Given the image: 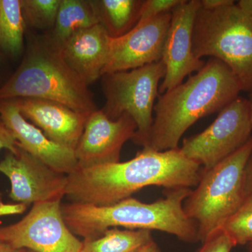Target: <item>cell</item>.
Here are the masks:
<instances>
[{"label": "cell", "instance_id": "4", "mask_svg": "<svg viewBox=\"0 0 252 252\" xmlns=\"http://www.w3.org/2000/svg\"><path fill=\"white\" fill-rule=\"evenodd\" d=\"M18 98L54 101L81 114L98 109L89 86L68 65L61 47L46 34L31 43L19 67L0 87V101Z\"/></svg>", "mask_w": 252, "mask_h": 252}, {"label": "cell", "instance_id": "21", "mask_svg": "<svg viewBox=\"0 0 252 252\" xmlns=\"http://www.w3.org/2000/svg\"><path fill=\"white\" fill-rule=\"evenodd\" d=\"M61 0H21L26 26L51 31L54 28Z\"/></svg>", "mask_w": 252, "mask_h": 252}, {"label": "cell", "instance_id": "15", "mask_svg": "<svg viewBox=\"0 0 252 252\" xmlns=\"http://www.w3.org/2000/svg\"><path fill=\"white\" fill-rule=\"evenodd\" d=\"M23 117L56 143L75 150L90 114L64 104L38 98L14 99Z\"/></svg>", "mask_w": 252, "mask_h": 252}, {"label": "cell", "instance_id": "28", "mask_svg": "<svg viewBox=\"0 0 252 252\" xmlns=\"http://www.w3.org/2000/svg\"><path fill=\"white\" fill-rule=\"evenodd\" d=\"M236 4L245 14L252 19V0H240Z\"/></svg>", "mask_w": 252, "mask_h": 252}, {"label": "cell", "instance_id": "12", "mask_svg": "<svg viewBox=\"0 0 252 252\" xmlns=\"http://www.w3.org/2000/svg\"><path fill=\"white\" fill-rule=\"evenodd\" d=\"M172 12L139 21L133 29L111 38L108 60L102 75L143 67L161 61Z\"/></svg>", "mask_w": 252, "mask_h": 252}, {"label": "cell", "instance_id": "25", "mask_svg": "<svg viewBox=\"0 0 252 252\" xmlns=\"http://www.w3.org/2000/svg\"><path fill=\"white\" fill-rule=\"evenodd\" d=\"M7 149L9 152L17 154V142L12 134L5 127L2 122H0V151Z\"/></svg>", "mask_w": 252, "mask_h": 252}, {"label": "cell", "instance_id": "20", "mask_svg": "<svg viewBox=\"0 0 252 252\" xmlns=\"http://www.w3.org/2000/svg\"><path fill=\"white\" fill-rule=\"evenodd\" d=\"M26 27L21 0H0V50L13 57L21 56Z\"/></svg>", "mask_w": 252, "mask_h": 252}, {"label": "cell", "instance_id": "34", "mask_svg": "<svg viewBox=\"0 0 252 252\" xmlns=\"http://www.w3.org/2000/svg\"><path fill=\"white\" fill-rule=\"evenodd\" d=\"M27 252H32V251H30V250H28Z\"/></svg>", "mask_w": 252, "mask_h": 252}, {"label": "cell", "instance_id": "23", "mask_svg": "<svg viewBox=\"0 0 252 252\" xmlns=\"http://www.w3.org/2000/svg\"><path fill=\"white\" fill-rule=\"evenodd\" d=\"M182 0H144L140 21L172 12Z\"/></svg>", "mask_w": 252, "mask_h": 252}, {"label": "cell", "instance_id": "13", "mask_svg": "<svg viewBox=\"0 0 252 252\" xmlns=\"http://www.w3.org/2000/svg\"><path fill=\"white\" fill-rule=\"evenodd\" d=\"M137 129L128 114L112 120L102 109L91 113L74 150L78 169L119 162L123 147L134 138Z\"/></svg>", "mask_w": 252, "mask_h": 252}, {"label": "cell", "instance_id": "7", "mask_svg": "<svg viewBox=\"0 0 252 252\" xmlns=\"http://www.w3.org/2000/svg\"><path fill=\"white\" fill-rule=\"evenodd\" d=\"M165 73V64L160 61L130 70L107 73L100 78L106 99L102 110L112 120L124 114L130 116L137 126L132 142L142 147L153 124L159 83Z\"/></svg>", "mask_w": 252, "mask_h": 252}, {"label": "cell", "instance_id": "10", "mask_svg": "<svg viewBox=\"0 0 252 252\" xmlns=\"http://www.w3.org/2000/svg\"><path fill=\"white\" fill-rule=\"evenodd\" d=\"M0 172L9 179V198L16 203L34 205L61 200L65 196L67 175L18 147L17 154L9 152L0 162Z\"/></svg>", "mask_w": 252, "mask_h": 252}, {"label": "cell", "instance_id": "9", "mask_svg": "<svg viewBox=\"0 0 252 252\" xmlns=\"http://www.w3.org/2000/svg\"><path fill=\"white\" fill-rule=\"evenodd\" d=\"M0 242L34 252H80L82 241L68 228L61 200L33 205L24 218L0 227Z\"/></svg>", "mask_w": 252, "mask_h": 252}, {"label": "cell", "instance_id": "31", "mask_svg": "<svg viewBox=\"0 0 252 252\" xmlns=\"http://www.w3.org/2000/svg\"><path fill=\"white\" fill-rule=\"evenodd\" d=\"M249 106H250V118H251V122L252 124V93L250 94V99H248Z\"/></svg>", "mask_w": 252, "mask_h": 252}, {"label": "cell", "instance_id": "11", "mask_svg": "<svg viewBox=\"0 0 252 252\" xmlns=\"http://www.w3.org/2000/svg\"><path fill=\"white\" fill-rule=\"evenodd\" d=\"M200 7V0H182L172 11L162 53L166 73L159 86L160 94L180 85L186 77L205 65V61L195 57L193 52L194 23Z\"/></svg>", "mask_w": 252, "mask_h": 252}, {"label": "cell", "instance_id": "17", "mask_svg": "<svg viewBox=\"0 0 252 252\" xmlns=\"http://www.w3.org/2000/svg\"><path fill=\"white\" fill-rule=\"evenodd\" d=\"M91 2L99 24L114 39L135 27L144 0H91Z\"/></svg>", "mask_w": 252, "mask_h": 252}, {"label": "cell", "instance_id": "33", "mask_svg": "<svg viewBox=\"0 0 252 252\" xmlns=\"http://www.w3.org/2000/svg\"><path fill=\"white\" fill-rule=\"evenodd\" d=\"M1 50H0V59H1ZM1 61V60H0Z\"/></svg>", "mask_w": 252, "mask_h": 252}, {"label": "cell", "instance_id": "22", "mask_svg": "<svg viewBox=\"0 0 252 252\" xmlns=\"http://www.w3.org/2000/svg\"><path fill=\"white\" fill-rule=\"evenodd\" d=\"M221 230L233 240L236 246L252 243V192L245 196Z\"/></svg>", "mask_w": 252, "mask_h": 252}, {"label": "cell", "instance_id": "14", "mask_svg": "<svg viewBox=\"0 0 252 252\" xmlns=\"http://www.w3.org/2000/svg\"><path fill=\"white\" fill-rule=\"evenodd\" d=\"M0 119L16 139L19 148L64 175H70L77 170L74 151L48 138L40 129L23 117L14 99L0 101Z\"/></svg>", "mask_w": 252, "mask_h": 252}, {"label": "cell", "instance_id": "27", "mask_svg": "<svg viewBox=\"0 0 252 252\" xmlns=\"http://www.w3.org/2000/svg\"><path fill=\"white\" fill-rule=\"evenodd\" d=\"M233 3V0H200V6L206 9H215Z\"/></svg>", "mask_w": 252, "mask_h": 252}, {"label": "cell", "instance_id": "1", "mask_svg": "<svg viewBox=\"0 0 252 252\" xmlns=\"http://www.w3.org/2000/svg\"><path fill=\"white\" fill-rule=\"evenodd\" d=\"M202 170L180 148L164 152L142 148L127 161L77 169L67 175L65 196L71 203L107 206L150 186L165 190L195 188Z\"/></svg>", "mask_w": 252, "mask_h": 252}, {"label": "cell", "instance_id": "18", "mask_svg": "<svg viewBox=\"0 0 252 252\" xmlns=\"http://www.w3.org/2000/svg\"><path fill=\"white\" fill-rule=\"evenodd\" d=\"M99 24L91 0H61L54 28L46 33L60 46L81 30Z\"/></svg>", "mask_w": 252, "mask_h": 252}, {"label": "cell", "instance_id": "5", "mask_svg": "<svg viewBox=\"0 0 252 252\" xmlns=\"http://www.w3.org/2000/svg\"><path fill=\"white\" fill-rule=\"evenodd\" d=\"M252 149L247 143L215 167L202 170L200 181L184 201L187 216L195 223L202 243L221 230L245 198L244 172Z\"/></svg>", "mask_w": 252, "mask_h": 252}, {"label": "cell", "instance_id": "2", "mask_svg": "<svg viewBox=\"0 0 252 252\" xmlns=\"http://www.w3.org/2000/svg\"><path fill=\"white\" fill-rule=\"evenodd\" d=\"M240 91V83L230 68L210 58L185 82L159 94L153 124L142 148L158 152L180 148L181 138L189 127L199 119L220 112Z\"/></svg>", "mask_w": 252, "mask_h": 252}, {"label": "cell", "instance_id": "16", "mask_svg": "<svg viewBox=\"0 0 252 252\" xmlns=\"http://www.w3.org/2000/svg\"><path fill=\"white\" fill-rule=\"evenodd\" d=\"M110 39L104 28L97 24L77 32L61 46L64 61L88 86L102 76Z\"/></svg>", "mask_w": 252, "mask_h": 252}, {"label": "cell", "instance_id": "3", "mask_svg": "<svg viewBox=\"0 0 252 252\" xmlns=\"http://www.w3.org/2000/svg\"><path fill=\"white\" fill-rule=\"evenodd\" d=\"M192 189L166 190L165 198L152 203L127 198L107 206L89 204H62L68 228L76 236L92 240L111 228L159 230L188 243L199 242L195 223L184 210L183 204Z\"/></svg>", "mask_w": 252, "mask_h": 252}, {"label": "cell", "instance_id": "8", "mask_svg": "<svg viewBox=\"0 0 252 252\" xmlns=\"http://www.w3.org/2000/svg\"><path fill=\"white\" fill-rule=\"evenodd\" d=\"M252 136L248 99L238 96L205 130L184 139L180 149L185 157L207 170L241 148Z\"/></svg>", "mask_w": 252, "mask_h": 252}, {"label": "cell", "instance_id": "6", "mask_svg": "<svg viewBox=\"0 0 252 252\" xmlns=\"http://www.w3.org/2000/svg\"><path fill=\"white\" fill-rule=\"evenodd\" d=\"M193 52L220 60L233 72L242 91L252 93V19L236 3L215 9L200 6L193 32Z\"/></svg>", "mask_w": 252, "mask_h": 252}, {"label": "cell", "instance_id": "29", "mask_svg": "<svg viewBox=\"0 0 252 252\" xmlns=\"http://www.w3.org/2000/svg\"><path fill=\"white\" fill-rule=\"evenodd\" d=\"M136 252H161L158 245L154 240L149 242V243L146 244L143 247H142L140 250H137Z\"/></svg>", "mask_w": 252, "mask_h": 252}, {"label": "cell", "instance_id": "26", "mask_svg": "<svg viewBox=\"0 0 252 252\" xmlns=\"http://www.w3.org/2000/svg\"><path fill=\"white\" fill-rule=\"evenodd\" d=\"M244 189L245 196L252 192V149L245 165L244 172Z\"/></svg>", "mask_w": 252, "mask_h": 252}, {"label": "cell", "instance_id": "24", "mask_svg": "<svg viewBox=\"0 0 252 252\" xmlns=\"http://www.w3.org/2000/svg\"><path fill=\"white\" fill-rule=\"evenodd\" d=\"M235 247L236 245L233 240L220 230L203 242L196 252H230Z\"/></svg>", "mask_w": 252, "mask_h": 252}, {"label": "cell", "instance_id": "30", "mask_svg": "<svg viewBox=\"0 0 252 252\" xmlns=\"http://www.w3.org/2000/svg\"><path fill=\"white\" fill-rule=\"evenodd\" d=\"M27 250H18L11 247L8 244L0 242V252H27Z\"/></svg>", "mask_w": 252, "mask_h": 252}, {"label": "cell", "instance_id": "35", "mask_svg": "<svg viewBox=\"0 0 252 252\" xmlns=\"http://www.w3.org/2000/svg\"><path fill=\"white\" fill-rule=\"evenodd\" d=\"M0 122H1V119H0Z\"/></svg>", "mask_w": 252, "mask_h": 252}, {"label": "cell", "instance_id": "19", "mask_svg": "<svg viewBox=\"0 0 252 252\" xmlns=\"http://www.w3.org/2000/svg\"><path fill=\"white\" fill-rule=\"evenodd\" d=\"M153 240L152 230L111 228L99 238L83 240L80 252H136Z\"/></svg>", "mask_w": 252, "mask_h": 252}, {"label": "cell", "instance_id": "36", "mask_svg": "<svg viewBox=\"0 0 252 252\" xmlns=\"http://www.w3.org/2000/svg\"><path fill=\"white\" fill-rule=\"evenodd\" d=\"M0 217H1V216H0Z\"/></svg>", "mask_w": 252, "mask_h": 252}, {"label": "cell", "instance_id": "32", "mask_svg": "<svg viewBox=\"0 0 252 252\" xmlns=\"http://www.w3.org/2000/svg\"><path fill=\"white\" fill-rule=\"evenodd\" d=\"M249 252H252V243L248 244Z\"/></svg>", "mask_w": 252, "mask_h": 252}]
</instances>
